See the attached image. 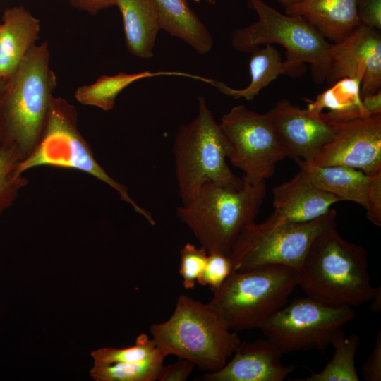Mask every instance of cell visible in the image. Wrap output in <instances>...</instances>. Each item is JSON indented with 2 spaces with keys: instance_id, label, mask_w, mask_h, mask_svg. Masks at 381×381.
I'll return each mask as SVG.
<instances>
[{
  "instance_id": "1",
  "label": "cell",
  "mask_w": 381,
  "mask_h": 381,
  "mask_svg": "<svg viewBox=\"0 0 381 381\" xmlns=\"http://www.w3.org/2000/svg\"><path fill=\"white\" fill-rule=\"evenodd\" d=\"M56 85L47 42L35 45L6 80L0 98L1 144L25 158L44 131Z\"/></svg>"
},
{
  "instance_id": "2",
  "label": "cell",
  "mask_w": 381,
  "mask_h": 381,
  "mask_svg": "<svg viewBox=\"0 0 381 381\" xmlns=\"http://www.w3.org/2000/svg\"><path fill=\"white\" fill-rule=\"evenodd\" d=\"M334 225L310 245L298 272V286L307 296L335 307L369 302L375 288L368 270V254L361 246L344 240Z\"/></svg>"
},
{
  "instance_id": "3",
  "label": "cell",
  "mask_w": 381,
  "mask_h": 381,
  "mask_svg": "<svg viewBox=\"0 0 381 381\" xmlns=\"http://www.w3.org/2000/svg\"><path fill=\"white\" fill-rule=\"evenodd\" d=\"M266 193L265 181L252 184L244 176L238 186L208 181L176 215L208 253L229 256L241 232L255 222Z\"/></svg>"
},
{
  "instance_id": "4",
  "label": "cell",
  "mask_w": 381,
  "mask_h": 381,
  "mask_svg": "<svg viewBox=\"0 0 381 381\" xmlns=\"http://www.w3.org/2000/svg\"><path fill=\"white\" fill-rule=\"evenodd\" d=\"M248 4L255 11L258 20L233 31V47L238 52L251 53L262 45L279 44L286 50L284 75L301 77L308 64L313 83L321 85L325 82L331 43L301 16L282 13L262 0H248Z\"/></svg>"
},
{
  "instance_id": "5",
  "label": "cell",
  "mask_w": 381,
  "mask_h": 381,
  "mask_svg": "<svg viewBox=\"0 0 381 381\" xmlns=\"http://www.w3.org/2000/svg\"><path fill=\"white\" fill-rule=\"evenodd\" d=\"M150 332L165 357L188 360L207 372L222 368L241 342L209 303L186 295L178 297L171 316Z\"/></svg>"
},
{
  "instance_id": "6",
  "label": "cell",
  "mask_w": 381,
  "mask_h": 381,
  "mask_svg": "<svg viewBox=\"0 0 381 381\" xmlns=\"http://www.w3.org/2000/svg\"><path fill=\"white\" fill-rule=\"evenodd\" d=\"M298 278L295 269L278 265L232 272L208 303L232 331L259 328L286 305Z\"/></svg>"
},
{
  "instance_id": "7",
  "label": "cell",
  "mask_w": 381,
  "mask_h": 381,
  "mask_svg": "<svg viewBox=\"0 0 381 381\" xmlns=\"http://www.w3.org/2000/svg\"><path fill=\"white\" fill-rule=\"evenodd\" d=\"M229 144L205 98L198 97V114L179 127L173 144L176 176L182 205L189 203L206 182L238 186L243 177L235 176L226 163Z\"/></svg>"
},
{
  "instance_id": "8",
  "label": "cell",
  "mask_w": 381,
  "mask_h": 381,
  "mask_svg": "<svg viewBox=\"0 0 381 381\" xmlns=\"http://www.w3.org/2000/svg\"><path fill=\"white\" fill-rule=\"evenodd\" d=\"M42 166L74 169L96 178L117 191L121 199L151 225L155 224L151 213L131 198L127 187L110 176L96 160L78 130L75 108L61 97H53L42 135L34 150L21 160L19 169L25 174Z\"/></svg>"
},
{
  "instance_id": "9",
  "label": "cell",
  "mask_w": 381,
  "mask_h": 381,
  "mask_svg": "<svg viewBox=\"0 0 381 381\" xmlns=\"http://www.w3.org/2000/svg\"><path fill=\"white\" fill-rule=\"evenodd\" d=\"M337 212L330 209L313 220L265 228L255 222L239 235L229 253L232 272L278 265L299 272L315 238L336 224Z\"/></svg>"
},
{
  "instance_id": "10",
  "label": "cell",
  "mask_w": 381,
  "mask_h": 381,
  "mask_svg": "<svg viewBox=\"0 0 381 381\" xmlns=\"http://www.w3.org/2000/svg\"><path fill=\"white\" fill-rule=\"evenodd\" d=\"M355 316L351 307L331 306L307 296L283 306L258 329L282 354L324 351Z\"/></svg>"
},
{
  "instance_id": "11",
  "label": "cell",
  "mask_w": 381,
  "mask_h": 381,
  "mask_svg": "<svg viewBox=\"0 0 381 381\" xmlns=\"http://www.w3.org/2000/svg\"><path fill=\"white\" fill-rule=\"evenodd\" d=\"M219 124L229 144L228 159L252 184L265 181L276 164L286 157L267 113L240 104L224 114Z\"/></svg>"
},
{
  "instance_id": "12",
  "label": "cell",
  "mask_w": 381,
  "mask_h": 381,
  "mask_svg": "<svg viewBox=\"0 0 381 381\" xmlns=\"http://www.w3.org/2000/svg\"><path fill=\"white\" fill-rule=\"evenodd\" d=\"M329 123L332 138L309 162L316 166H346L370 176L381 171V114Z\"/></svg>"
},
{
  "instance_id": "13",
  "label": "cell",
  "mask_w": 381,
  "mask_h": 381,
  "mask_svg": "<svg viewBox=\"0 0 381 381\" xmlns=\"http://www.w3.org/2000/svg\"><path fill=\"white\" fill-rule=\"evenodd\" d=\"M362 70L361 97L381 91L380 31L360 25L340 42L331 43L325 82L332 85L341 78L356 76Z\"/></svg>"
},
{
  "instance_id": "14",
  "label": "cell",
  "mask_w": 381,
  "mask_h": 381,
  "mask_svg": "<svg viewBox=\"0 0 381 381\" xmlns=\"http://www.w3.org/2000/svg\"><path fill=\"white\" fill-rule=\"evenodd\" d=\"M287 157L312 162L333 137L332 125L320 115L279 99L267 112Z\"/></svg>"
},
{
  "instance_id": "15",
  "label": "cell",
  "mask_w": 381,
  "mask_h": 381,
  "mask_svg": "<svg viewBox=\"0 0 381 381\" xmlns=\"http://www.w3.org/2000/svg\"><path fill=\"white\" fill-rule=\"evenodd\" d=\"M272 193L273 213L260 223L265 228L313 220L327 213L333 204L341 201L315 186L301 169L289 181L273 188Z\"/></svg>"
},
{
  "instance_id": "16",
  "label": "cell",
  "mask_w": 381,
  "mask_h": 381,
  "mask_svg": "<svg viewBox=\"0 0 381 381\" xmlns=\"http://www.w3.org/2000/svg\"><path fill=\"white\" fill-rule=\"evenodd\" d=\"M282 353L267 339L241 342L230 361L205 373L206 381H282L295 368L281 363Z\"/></svg>"
},
{
  "instance_id": "17",
  "label": "cell",
  "mask_w": 381,
  "mask_h": 381,
  "mask_svg": "<svg viewBox=\"0 0 381 381\" xmlns=\"http://www.w3.org/2000/svg\"><path fill=\"white\" fill-rule=\"evenodd\" d=\"M358 0H298L285 13L306 19L333 43L346 37L361 24Z\"/></svg>"
},
{
  "instance_id": "18",
  "label": "cell",
  "mask_w": 381,
  "mask_h": 381,
  "mask_svg": "<svg viewBox=\"0 0 381 381\" xmlns=\"http://www.w3.org/2000/svg\"><path fill=\"white\" fill-rule=\"evenodd\" d=\"M0 27V78L6 80L36 45L40 20L22 6L4 11Z\"/></svg>"
},
{
  "instance_id": "19",
  "label": "cell",
  "mask_w": 381,
  "mask_h": 381,
  "mask_svg": "<svg viewBox=\"0 0 381 381\" xmlns=\"http://www.w3.org/2000/svg\"><path fill=\"white\" fill-rule=\"evenodd\" d=\"M362 70L353 78H344L318 95L315 99H307L306 109L314 116L320 115L328 123H339L370 116L362 104L361 83Z\"/></svg>"
},
{
  "instance_id": "20",
  "label": "cell",
  "mask_w": 381,
  "mask_h": 381,
  "mask_svg": "<svg viewBox=\"0 0 381 381\" xmlns=\"http://www.w3.org/2000/svg\"><path fill=\"white\" fill-rule=\"evenodd\" d=\"M123 18L128 51L141 59L153 56V48L161 29L153 0H114Z\"/></svg>"
},
{
  "instance_id": "21",
  "label": "cell",
  "mask_w": 381,
  "mask_h": 381,
  "mask_svg": "<svg viewBox=\"0 0 381 381\" xmlns=\"http://www.w3.org/2000/svg\"><path fill=\"white\" fill-rule=\"evenodd\" d=\"M312 183L341 199L356 202L364 207L372 176L346 166H316L309 162L295 160Z\"/></svg>"
},
{
  "instance_id": "22",
  "label": "cell",
  "mask_w": 381,
  "mask_h": 381,
  "mask_svg": "<svg viewBox=\"0 0 381 381\" xmlns=\"http://www.w3.org/2000/svg\"><path fill=\"white\" fill-rule=\"evenodd\" d=\"M161 29L189 44L198 54L213 47L211 34L189 6L187 0H153Z\"/></svg>"
},
{
  "instance_id": "23",
  "label": "cell",
  "mask_w": 381,
  "mask_h": 381,
  "mask_svg": "<svg viewBox=\"0 0 381 381\" xmlns=\"http://www.w3.org/2000/svg\"><path fill=\"white\" fill-rule=\"evenodd\" d=\"M162 75L185 76L195 80H202V76L177 71H150L127 73L120 72L115 75H102L90 84L79 87L75 93V99L80 104L99 108L104 111L113 109L119 94L131 83L145 78Z\"/></svg>"
},
{
  "instance_id": "24",
  "label": "cell",
  "mask_w": 381,
  "mask_h": 381,
  "mask_svg": "<svg viewBox=\"0 0 381 381\" xmlns=\"http://www.w3.org/2000/svg\"><path fill=\"white\" fill-rule=\"evenodd\" d=\"M249 68L250 81L243 89H234L222 82L212 79H208L207 83L236 99L243 97L251 101L279 75H284L281 54L272 44L265 45V47H259L251 52Z\"/></svg>"
},
{
  "instance_id": "25",
  "label": "cell",
  "mask_w": 381,
  "mask_h": 381,
  "mask_svg": "<svg viewBox=\"0 0 381 381\" xmlns=\"http://www.w3.org/2000/svg\"><path fill=\"white\" fill-rule=\"evenodd\" d=\"M360 338L357 334L346 337L341 330L331 344L334 349L332 359L318 373L296 381H358L355 358Z\"/></svg>"
},
{
  "instance_id": "26",
  "label": "cell",
  "mask_w": 381,
  "mask_h": 381,
  "mask_svg": "<svg viewBox=\"0 0 381 381\" xmlns=\"http://www.w3.org/2000/svg\"><path fill=\"white\" fill-rule=\"evenodd\" d=\"M23 159L13 147L0 146V215L9 209L28 184L25 174L20 171Z\"/></svg>"
},
{
  "instance_id": "27",
  "label": "cell",
  "mask_w": 381,
  "mask_h": 381,
  "mask_svg": "<svg viewBox=\"0 0 381 381\" xmlns=\"http://www.w3.org/2000/svg\"><path fill=\"white\" fill-rule=\"evenodd\" d=\"M91 356L94 365H102L114 363H143L164 360L165 356L152 339L146 334H139L135 344L122 349L105 347L93 351Z\"/></svg>"
},
{
  "instance_id": "28",
  "label": "cell",
  "mask_w": 381,
  "mask_h": 381,
  "mask_svg": "<svg viewBox=\"0 0 381 381\" xmlns=\"http://www.w3.org/2000/svg\"><path fill=\"white\" fill-rule=\"evenodd\" d=\"M163 361L93 365L90 375L97 381H155L157 380Z\"/></svg>"
},
{
  "instance_id": "29",
  "label": "cell",
  "mask_w": 381,
  "mask_h": 381,
  "mask_svg": "<svg viewBox=\"0 0 381 381\" xmlns=\"http://www.w3.org/2000/svg\"><path fill=\"white\" fill-rule=\"evenodd\" d=\"M207 255L204 248H197L190 243L180 250L179 274L185 289H190L195 286L205 269Z\"/></svg>"
},
{
  "instance_id": "30",
  "label": "cell",
  "mask_w": 381,
  "mask_h": 381,
  "mask_svg": "<svg viewBox=\"0 0 381 381\" xmlns=\"http://www.w3.org/2000/svg\"><path fill=\"white\" fill-rule=\"evenodd\" d=\"M232 271V263L229 256L208 253L205 269L197 283L208 286L214 292L221 287Z\"/></svg>"
},
{
  "instance_id": "31",
  "label": "cell",
  "mask_w": 381,
  "mask_h": 381,
  "mask_svg": "<svg viewBox=\"0 0 381 381\" xmlns=\"http://www.w3.org/2000/svg\"><path fill=\"white\" fill-rule=\"evenodd\" d=\"M366 216L377 226H381V171L372 176L367 195Z\"/></svg>"
},
{
  "instance_id": "32",
  "label": "cell",
  "mask_w": 381,
  "mask_h": 381,
  "mask_svg": "<svg viewBox=\"0 0 381 381\" xmlns=\"http://www.w3.org/2000/svg\"><path fill=\"white\" fill-rule=\"evenodd\" d=\"M357 11L360 24L381 30V0H358Z\"/></svg>"
},
{
  "instance_id": "33",
  "label": "cell",
  "mask_w": 381,
  "mask_h": 381,
  "mask_svg": "<svg viewBox=\"0 0 381 381\" xmlns=\"http://www.w3.org/2000/svg\"><path fill=\"white\" fill-rule=\"evenodd\" d=\"M195 365L191 361L179 358L178 361L168 365H162L157 380L185 381L193 370Z\"/></svg>"
},
{
  "instance_id": "34",
  "label": "cell",
  "mask_w": 381,
  "mask_h": 381,
  "mask_svg": "<svg viewBox=\"0 0 381 381\" xmlns=\"http://www.w3.org/2000/svg\"><path fill=\"white\" fill-rule=\"evenodd\" d=\"M362 375L367 381L381 380V332L377 334L373 349L365 361L361 369Z\"/></svg>"
},
{
  "instance_id": "35",
  "label": "cell",
  "mask_w": 381,
  "mask_h": 381,
  "mask_svg": "<svg viewBox=\"0 0 381 381\" xmlns=\"http://www.w3.org/2000/svg\"><path fill=\"white\" fill-rule=\"evenodd\" d=\"M68 1L73 8L92 15L114 6V0H68Z\"/></svg>"
},
{
  "instance_id": "36",
  "label": "cell",
  "mask_w": 381,
  "mask_h": 381,
  "mask_svg": "<svg viewBox=\"0 0 381 381\" xmlns=\"http://www.w3.org/2000/svg\"><path fill=\"white\" fill-rule=\"evenodd\" d=\"M362 104L370 115L381 114V91L361 98Z\"/></svg>"
},
{
  "instance_id": "37",
  "label": "cell",
  "mask_w": 381,
  "mask_h": 381,
  "mask_svg": "<svg viewBox=\"0 0 381 381\" xmlns=\"http://www.w3.org/2000/svg\"><path fill=\"white\" fill-rule=\"evenodd\" d=\"M370 310L373 312H378L381 308V288L376 287L374 289L373 296L370 300Z\"/></svg>"
},
{
  "instance_id": "38",
  "label": "cell",
  "mask_w": 381,
  "mask_h": 381,
  "mask_svg": "<svg viewBox=\"0 0 381 381\" xmlns=\"http://www.w3.org/2000/svg\"><path fill=\"white\" fill-rule=\"evenodd\" d=\"M277 1L282 6L286 8L288 6H290L296 4L298 0H277Z\"/></svg>"
},
{
  "instance_id": "39",
  "label": "cell",
  "mask_w": 381,
  "mask_h": 381,
  "mask_svg": "<svg viewBox=\"0 0 381 381\" xmlns=\"http://www.w3.org/2000/svg\"><path fill=\"white\" fill-rule=\"evenodd\" d=\"M5 82L6 80L0 78V98L4 89Z\"/></svg>"
},
{
  "instance_id": "40",
  "label": "cell",
  "mask_w": 381,
  "mask_h": 381,
  "mask_svg": "<svg viewBox=\"0 0 381 381\" xmlns=\"http://www.w3.org/2000/svg\"><path fill=\"white\" fill-rule=\"evenodd\" d=\"M207 3L214 4L216 3V0H205Z\"/></svg>"
},
{
  "instance_id": "41",
  "label": "cell",
  "mask_w": 381,
  "mask_h": 381,
  "mask_svg": "<svg viewBox=\"0 0 381 381\" xmlns=\"http://www.w3.org/2000/svg\"><path fill=\"white\" fill-rule=\"evenodd\" d=\"M193 1L196 2V3H200V0H193Z\"/></svg>"
},
{
  "instance_id": "42",
  "label": "cell",
  "mask_w": 381,
  "mask_h": 381,
  "mask_svg": "<svg viewBox=\"0 0 381 381\" xmlns=\"http://www.w3.org/2000/svg\"><path fill=\"white\" fill-rule=\"evenodd\" d=\"M1 145V135H0V146Z\"/></svg>"
},
{
  "instance_id": "43",
  "label": "cell",
  "mask_w": 381,
  "mask_h": 381,
  "mask_svg": "<svg viewBox=\"0 0 381 381\" xmlns=\"http://www.w3.org/2000/svg\"><path fill=\"white\" fill-rule=\"evenodd\" d=\"M0 27H1V23H0Z\"/></svg>"
}]
</instances>
